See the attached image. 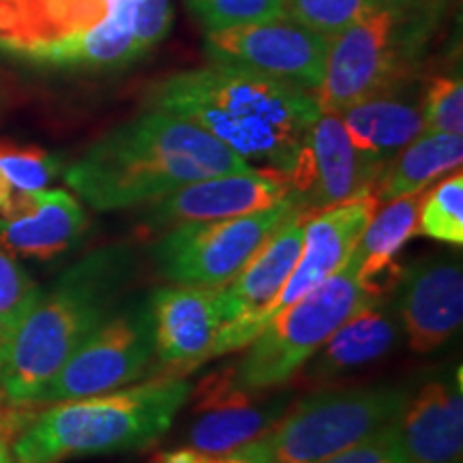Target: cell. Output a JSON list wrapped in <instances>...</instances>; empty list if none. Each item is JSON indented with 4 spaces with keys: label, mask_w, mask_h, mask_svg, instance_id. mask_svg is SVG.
Wrapping results in <instances>:
<instances>
[{
    "label": "cell",
    "mask_w": 463,
    "mask_h": 463,
    "mask_svg": "<svg viewBox=\"0 0 463 463\" xmlns=\"http://www.w3.org/2000/svg\"><path fill=\"white\" fill-rule=\"evenodd\" d=\"M253 170L189 120L144 108L112 127L65 170V183L95 211H127L202 178Z\"/></svg>",
    "instance_id": "2"
},
{
    "label": "cell",
    "mask_w": 463,
    "mask_h": 463,
    "mask_svg": "<svg viewBox=\"0 0 463 463\" xmlns=\"http://www.w3.org/2000/svg\"><path fill=\"white\" fill-rule=\"evenodd\" d=\"M436 24L397 0L331 39L322 84L314 92L320 114H341L373 97L408 89Z\"/></svg>",
    "instance_id": "6"
},
{
    "label": "cell",
    "mask_w": 463,
    "mask_h": 463,
    "mask_svg": "<svg viewBox=\"0 0 463 463\" xmlns=\"http://www.w3.org/2000/svg\"><path fill=\"white\" fill-rule=\"evenodd\" d=\"M403 90L373 97L337 114L352 146L380 172L422 133L420 99L403 97Z\"/></svg>",
    "instance_id": "23"
},
{
    "label": "cell",
    "mask_w": 463,
    "mask_h": 463,
    "mask_svg": "<svg viewBox=\"0 0 463 463\" xmlns=\"http://www.w3.org/2000/svg\"><path fill=\"white\" fill-rule=\"evenodd\" d=\"M307 215L297 213L258 249L245 269L228 286L217 288L223 328L213 358L242 350L264 328V314L279 297L283 283L300 258Z\"/></svg>",
    "instance_id": "12"
},
{
    "label": "cell",
    "mask_w": 463,
    "mask_h": 463,
    "mask_svg": "<svg viewBox=\"0 0 463 463\" xmlns=\"http://www.w3.org/2000/svg\"><path fill=\"white\" fill-rule=\"evenodd\" d=\"M297 213L300 211L288 195L279 204L251 215L178 225L155 236L150 260L161 279L174 286L223 288Z\"/></svg>",
    "instance_id": "9"
},
{
    "label": "cell",
    "mask_w": 463,
    "mask_h": 463,
    "mask_svg": "<svg viewBox=\"0 0 463 463\" xmlns=\"http://www.w3.org/2000/svg\"><path fill=\"white\" fill-rule=\"evenodd\" d=\"M137 270L129 245H106L39 288L33 305L0 344V392L28 405L62 363L129 297Z\"/></svg>",
    "instance_id": "3"
},
{
    "label": "cell",
    "mask_w": 463,
    "mask_h": 463,
    "mask_svg": "<svg viewBox=\"0 0 463 463\" xmlns=\"http://www.w3.org/2000/svg\"><path fill=\"white\" fill-rule=\"evenodd\" d=\"M15 195H20V194H15V191L11 189V184L5 181L3 174H0V213H3L5 208H7L11 202H14Z\"/></svg>",
    "instance_id": "34"
},
{
    "label": "cell",
    "mask_w": 463,
    "mask_h": 463,
    "mask_svg": "<svg viewBox=\"0 0 463 463\" xmlns=\"http://www.w3.org/2000/svg\"><path fill=\"white\" fill-rule=\"evenodd\" d=\"M397 3H402L403 7L414 11L416 15L425 17V20H430V22H433V24H438L439 14H442V7H444V3H447V0H397Z\"/></svg>",
    "instance_id": "33"
},
{
    "label": "cell",
    "mask_w": 463,
    "mask_h": 463,
    "mask_svg": "<svg viewBox=\"0 0 463 463\" xmlns=\"http://www.w3.org/2000/svg\"><path fill=\"white\" fill-rule=\"evenodd\" d=\"M155 363L148 378H184L213 361L223 328L217 288L164 286L150 292Z\"/></svg>",
    "instance_id": "15"
},
{
    "label": "cell",
    "mask_w": 463,
    "mask_h": 463,
    "mask_svg": "<svg viewBox=\"0 0 463 463\" xmlns=\"http://www.w3.org/2000/svg\"><path fill=\"white\" fill-rule=\"evenodd\" d=\"M358 264L352 249L337 273L270 317L245 345V354L225 367L232 384L245 392H266L289 384L367 297L358 286Z\"/></svg>",
    "instance_id": "8"
},
{
    "label": "cell",
    "mask_w": 463,
    "mask_h": 463,
    "mask_svg": "<svg viewBox=\"0 0 463 463\" xmlns=\"http://www.w3.org/2000/svg\"><path fill=\"white\" fill-rule=\"evenodd\" d=\"M322 463H410L402 442V433H399V420L382 427L373 436L328 457Z\"/></svg>",
    "instance_id": "31"
},
{
    "label": "cell",
    "mask_w": 463,
    "mask_h": 463,
    "mask_svg": "<svg viewBox=\"0 0 463 463\" xmlns=\"http://www.w3.org/2000/svg\"><path fill=\"white\" fill-rule=\"evenodd\" d=\"M172 0H0V52L50 67L120 69L170 34Z\"/></svg>",
    "instance_id": "4"
},
{
    "label": "cell",
    "mask_w": 463,
    "mask_h": 463,
    "mask_svg": "<svg viewBox=\"0 0 463 463\" xmlns=\"http://www.w3.org/2000/svg\"><path fill=\"white\" fill-rule=\"evenodd\" d=\"M427 189L402 195L378 206L372 222L354 245L358 258V286L367 297L392 294L402 281L405 266L399 253L412 236L419 234V215Z\"/></svg>",
    "instance_id": "22"
},
{
    "label": "cell",
    "mask_w": 463,
    "mask_h": 463,
    "mask_svg": "<svg viewBox=\"0 0 463 463\" xmlns=\"http://www.w3.org/2000/svg\"><path fill=\"white\" fill-rule=\"evenodd\" d=\"M3 402H5V397H3V392H0V408H3Z\"/></svg>",
    "instance_id": "36"
},
{
    "label": "cell",
    "mask_w": 463,
    "mask_h": 463,
    "mask_svg": "<svg viewBox=\"0 0 463 463\" xmlns=\"http://www.w3.org/2000/svg\"><path fill=\"white\" fill-rule=\"evenodd\" d=\"M399 433L410 463H463L461 369L436 378L410 397Z\"/></svg>",
    "instance_id": "21"
},
{
    "label": "cell",
    "mask_w": 463,
    "mask_h": 463,
    "mask_svg": "<svg viewBox=\"0 0 463 463\" xmlns=\"http://www.w3.org/2000/svg\"><path fill=\"white\" fill-rule=\"evenodd\" d=\"M410 397L403 384L317 389L245 447L264 463H322L402 419Z\"/></svg>",
    "instance_id": "7"
},
{
    "label": "cell",
    "mask_w": 463,
    "mask_h": 463,
    "mask_svg": "<svg viewBox=\"0 0 463 463\" xmlns=\"http://www.w3.org/2000/svg\"><path fill=\"white\" fill-rule=\"evenodd\" d=\"M380 170L352 146L337 114H320L286 174L288 195L303 215L314 217L339 202L373 189Z\"/></svg>",
    "instance_id": "14"
},
{
    "label": "cell",
    "mask_w": 463,
    "mask_h": 463,
    "mask_svg": "<svg viewBox=\"0 0 463 463\" xmlns=\"http://www.w3.org/2000/svg\"><path fill=\"white\" fill-rule=\"evenodd\" d=\"M153 463H159V461H157V459H155V461H153Z\"/></svg>",
    "instance_id": "37"
},
{
    "label": "cell",
    "mask_w": 463,
    "mask_h": 463,
    "mask_svg": "<svg viewBox=\"0 0 463 463\" xmlns=\"http://www.w3.org/2000/svg\"><path fill=\"white\" fill-rule=\"evenodd\" d=\"M422 133H463V84L455 75H439L420 97Z\"/></svg>",
    "instance_id": "28"
},
{
    "label": "cell",
    "mask_w": 463,
    "mask_h": 463,
    "mask_svg": "<svg viewBox=\"0 0 463 463\" xmlns=\"http://www.w3.org/2000/svg\"><path fill=\"white\" fill-rule=\"evenodd\" d=\"M37 292L39 286L33 277L0 247V344L17 326Z\"/></svg>",
    "instance_id": "30"
},
{
    "label": "cell",
    "mask_w": 463,
    "mask_h": 463,
    "mask_svg": "<svg viewBox=\"0 0 463 463\" xmlns=\"http://www.w3.org/2000/svg\"><path fill=\"white\" fill-rule=\"evenodd\" d=\"M392 297L408 345L419 354H431L461 328V260L431 256L405 266Z\"/></svg>",
    "instance_id": "17"
},
{
    "label": "cell",
    "mask_w": 463,
    "mask_h": 463,
    "mask_svg": "<svg viewBox=\"0 0 463 463\" xmlns=\"http://www.w3.org/2000/svg\"><path fill=\"white\" fill-rule=\"evenodd\" d=\"M419 234L447 245H463V174H447L444 181L430 187L419 215Z\"/></svg>",
    "instance_id": "25"
},
{
    "label": "cell",
    "mask_w": 463,
    "mask_h": 463,
    "mask_svg": "<svg viewBox=\"0 0 463 463\" xmlns=\"http://www.w3.org/2000/svg\"><path fill=\"white\" fill-rule=\"evenodd\" d=\"M288 198L283 174L253 170L202 178L172 191L165 198L140 206L136 232L142 239H155L184 223L217 222L266 211Z\"/></svg>",
    "instance_id": "13"
},
{
    "label": "cell",
    "mask_w": 463,
    "mask_h": 463,
    "mask_svg": "<svg viewBox=\"0 0 463 463\" xmlns=\"http://www.w3.org/2000/svg\"><path fill=\"white\" fill-rule=\"evenodd\" d=\"M191 391L184 378H148L103 395L48 403L15 433L11 455L15 463H62L148 449L170 431Z\"/></svg>",
    "instance_id": "5"
},
{
    "label": "cell",
    "mask_w": 463,
    "mask_h": 463,
    "mask_svg": "<svg viewBox=\"0 0 463 463\" xmlns=\"http://www.w3.org/2000/svg\"><path fill=\"white\" fill-rule=\"evenodd\" d=\"M86 230L84 206L65 189L20 194L0 213V247L11 256L42 262L67 253Z\"/></svg>",
    "instance_id": "20"
},
{
    "label": "cell",
    "mask_w": 463,
    "mask_h": 463,
    "mask_svg": "<svg viewBox=\"0 0 463 463\" xmlns=\"http://www.w3.org/2000/svg\"><path fill=\"white\" fill-rule=\"evenodd\" d=\"M144 101L200 127L251 167L283 176L320 116L311 92L222 62L159 80Z\"/></svg>",
    "instance_id": "1"
},
{
    "label": "cell",
    "mask_w": 463,
    "mask_h": 463,
    "mask_svg": "<svg viewBox=\"0 0 463 463\" xmlns=\"http://www.w3.org/2000/svg\"><path fill=\"white\" fill-rule=\"evenodd\" d=\"M328 43L331 39L286 15L208 31L204 39L206 54L213 62L249 69L311 95L322 84Z\"/></svg>",
    "instance_id": "11"
},
{
    "label": "cell",
    "mask_w": 463,
    "mask_h": 463,
    "mask_svg": "<svg viewBox=\"0 0 463 463\" xmlns=\"http://www.w3.org/2000/svg\"><path fill=\"white\" fill-rule=\"evenodd\" d=\"M384 3L386 0H281V15L333 39Z\"/></svg>",
    "instance_id": "26"
},
{
    "label": "cell",
    "mask_w": 463,
    "mask_h": 463,
    "mask_svg": "<svg viewBox=\"0 0 463 463\" xmlns=\"http://www.w3.org/2000/svg\"><path fill=\"white\" fill-rule=\"evenodd\" d=\"M191 392H195V419L187 430V444L208 455L230 453L262 438L294 402L292 391L245 392L236 389L225 367L202 380Z\"/></svg>",
    "instance_id": "16"
},
{
    "label": "cell",
    "mask_w": 463,
    "mask_h": 463,
    "mask_svg": "<svg viewBox=\"0 0 463 463\" xmlns=\"http://www.w3.org/2000/svg\"><path fill=\"white\" fill-rule=\"evenodd\" d=\"M378 206L380 202L369 189L307 219L298 262L283 283L279 297L266 309L264 324L337 273L350 258L352 249L372 222Z\"/></svg>",
    "instance_id": "18"
},
{
    "label": "cell",
    "mask_w": 463,
    "mask_h": 463,
    "mask_svg": "<svg viewBox=\"0 0 463 463\" xmlns=\"http://www.w3.org/2000/svg\"><path fill=\"white\" fill-rule=\"evenodd\" d=\"M208 31L262 22L281 15V0H184Z\"/></svg>",
    "instance_id": "29"
},
{
    "label": "cell",
    "mask_w": 463,
    "mask_h": 463,
    "mask_svg": "<svg viewBox=\"0 0 463 463\" xmlns=\"http://www.w3.org/2000/svg\"><path fill=\"white\" fill-rule=\"evenodd\" d=\"M157 461L159 463H264L247 447L230 450V453H222V455L200 453V450H194L187 447V449L170 450V453L159 455Z\"/></svg>",
    "instance_id": "32"
},
{
    "label": "cell",
    "mask_w": 463,
    "mask_h": 463,
    "mask_svg": "<svg viewBox=\"0 0 463 463\" xmlns=\"http://www.w3.org/2000/svg\"><path fill=\"white\" fill-rule=\"evenodd\" d=\"M0 463H15L14 455H11V447L3 436H0Z\"/></svg>",
    "instance_id": "35"
},
{
    "label": "cell",
    "mask_w": 463,
    "mask_h": 463,
    "mask_svg": "<svg viewBox=\"0 0 463 463\" xmlns=\"http://www.w3.org/2000/svg\"><path fill=\"white\" fill-rule=\"evenodd\" d=\"M403 339L395 297H364L361 305L339 324L320 350L307 361L294 380L305 386H328L335 380L382 361Z\"/></svg>",
    "instance_id": "19"
},
{
    "label": "cell",
    "mask_w": 463,
    "mask_h": 463,
    "mask_svg": "<svg viewBox=\"0 0 463 463\" xmlns=\"http://www.w3.org/2000/svg\"><path fill=\"white\" fill-rule=\"evenodd\" d=\"M58 172H61V161L48 150L0 142V174L15 194H34L48 189Z\"/></svg>",
    "instance_id": "27"
},
{
    "label": "cell",
    "mask_w": 463,
    "mask_h": 463,
    "mask_svg": "<svg viewBox=\"0 0 463 463\" xmlns=\"http://www.w3.org/2000/svg\"><path fill=\"white\" fill-rule=\"evenodd\" d=\"M463 137L455 133H420L380 174L373 195L380 204L430 189L438 178L459 170Z\"/></svg>",
    "instance_id": "24"
},
{
    "label": "cell",
    "mask_w": 463,
    "mask_h": 463,
    "mask_svg": "<svg viewBox=\"0 0 463 463\" xmlns=\"http://www.w3.org/2000/svg\"><path fill=\"white\" fill-rule=\"evenodd\" d=\"M155 363L150 294L127 297L95 328L28 405H48L123 389L148 378Z\"/></svg>",
    "instance_id": "10"
}]
</instances>
